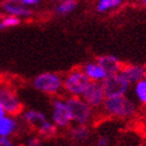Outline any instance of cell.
<instances>
[{
	"instance_id": "cell-23",
	"label": "cell",
	"mask_w": 146,
	"mask_h": 146,
	"mask_svg": "<svg viewBox=\"0 0 146 146\" xmlns=\"http://www.w3.org/2000/svg\"><path fill=\"white\" fill-rule=\"evenodd\" d=\"M19 1H21L25 5H36L39 3V0H19Z\"/></svg>"
},
{
	"instance_id": "cell-14",
	"label": "cell",
	"mask_w": 146,
	"mask_h": 146,
	"mask_svg": "<svg viewBox=\"0 0 146 146\" xmlns=\"http://www.w3.org/2000/svg\"><path fill=\"white\" fill-rule=\"evenodd\" d=\"M17 129V122L12 118H0V137H7Z\"/></svg>"
},
{
	"instance_id": "cell-15",
	"label": "cell",
	"mask_w": 146,
	"mask_h": 146,
	"mask_svg": "<svg viewBox=\"0 0 146 146\" xmlns=\"http://www.w3.org/2000/svg\"><path fill=\"white\" fill-rule=\"evenodd\" d=\"M89 128L87 125H78L70 129V137L75 141H84L89 138Z\"/></svg>"
},
{
	"instance_id": "cell-11",
	"label": "cell",
	"mask_w": 146,
	"mask_h": 146,
	"mask_svg": "<svg viewBox=\"0 0 146 146\" xmlns=\"http://www.w3.org/2000/svg\"><path fill=\"white\" fill-rule=\"evenodd\" d=\"M24 120L27 123V126L30 128H32L35 132H37V133H39L42 131V128L49 122L45 118V115L40 112H37V111L26 112L24 115Z\"/></svg>"
},
{
	"instance_id": "cell-3",
	"label": "cell",
	"mask_w": 146,
	"mask_h": 146,
	"mask_svg": "<svg viewBox=\"0 0 146 146\" xmlns=\"http://www.w3.org/2000/svg\"><path fill=\"white\" fill-rule=\"evenodd\" d=\"M65 102L71 116V121L77 122V125H88L93 118L92 107L78 96H70Z\"/></svg>"
},
{
	"instance_id": "cell-12",
	"label": "cell",
	"mask_w": 146,
	"mask_h": 146,
	"mask_svg": "<svg viewBox=\"0 0 146 146\" xmlns=\"http://www.w3.org/2000/svg\"><path fill=\"white\" fill-rule=\"evenodd\" d=\"M83 71L86 72V75L90 78V81H102L106 76L107 72L102 69L100 65L95 62V63H87L83 67Z\"/></svg>"
},
{
	"instance_id": "cell-26",
	"label": "cell",
	"mask_w": 146,
	"mask_h": 146,
	"mask_svg": "<svg viewBox=\"0 0 146 146\" xmlns=\"http://www.w3.org/2000/svg\"><path fill=\"white\" fill-rule=\"evenodd\" d=\"M1 29H4V25H3V23H1V20H0V30H1Z\"/></svg>"
},
{
	"instance_id": "cell-24",
	"label": "cell",
	"mask_w": 146,
	"mask_h": 146,
	"mask_svg": "<svg viewBox=\"0 0 146 146\" xmlns=\"http://www.w3.org/2000/svg\"><path fill=\"white\" fill-rule=\"evenodd\" d=\"M5 114H6V112H5V109H4L3 105H1V104H0V116H5Z\"/></svg>"
},
{
	"instance_id": "cell-2",
	"label": "cell",
	"mask_w": 146,
	"mask_h": 146,
	"mask_svg": "<svg viewBox=\"0 0 146 146\" xmlns=\"http://www.w3.org/2000/svg\"><path fill=\"white\" fill-rule=\"evenodd\" d=\"M90 83V78L86 75L83 69L75 68L70 70L63 80V88L71 96H80L84 93L86 88Z\"/></svg>"
},
{
	"instance_id": "cell-8",
	"label": "cell",
	"mask_w": 146,
	"mask_h": 146,
	"mask_svg": "<svg viewBox=\"0 0 146 146\" xmlns=\"http://www.w3.org/2000/svg\"><path fill=\"white\" fill-rule=\"evenodd\" d=\"M52 120L57 127H68L71 122V116L69 113V109L67 106V102L56 99L52 102Z\"/></svg>"
},
{
	"instance_id": "cell-1",
	"label": "cell",
	"mask_w": 146,
	"mask_h": 146,
	"mask_svg": "<svg viewBox=\"0 0 146 146\" xmlns=\"http://www.w3.org/2000/svg\"><path fill=\"white\" fill-rule=\"evenodd\" d=\"M102 109L107 116L127 119L137 113V105L131 99L121 95L115 98H106L102 104Z\"/></svg>"
},
{
	"instance_id": "cell-4",
	"label": "cell",
	"mask_w": 146,
	"mask_h": 146,
	"mask_svg": "<svg viewBox=\"0 0 146 146\" xmlns=\"http://www.w3.org/2000/svg\"><path fill=\"white\" fill-rule=\"evenodd\" d=\"M0 104L5 112L12 116H18L24 111V105L18 99L17 93L9 83L3 81H0Z\"/></svg>"
},
{
	"instance_id": "cell-20",
	"label": "cell",
	"mask_w": 146,
	"mask_h": 146,
	"mask_svg": "<svg viewBox=\"0 0 146 146\" xmlns=\"http://www.w3.org/2000/svg\"><path fill=\"white\" fill-rule=\"evenodd\" d=\"M26 146H42V140L38 137H32L26 143Z\"/></svg>"
},
{
	"instance_id": "cell-6",
	"label": "cell",
	"mask_w": 146,
	"mask_h": 146,
	"mask_svg": "<svg viewBox=\"0 0 146 146\" xmlns=\"http://www.w3.org/2000/svg\"><path fill=\"white\" fill-rule=\"evenodd\" d=\"M35 88L49 95H55L60 93L63 87V80L60 74L55 72H43L36 76L33 80Z\"/></svg>"
},
{
	"instance_id": "cell-18",
	"label": "cell",
	"mask_w": 146,
	"mask_h": 146,
	"mask_svg": "<svg viewBox=\"0 0 146 146\" xmlns=\"http://www.w3.org/2000/svg\"><path fill=\"white\" fill-rule=\"evenodd\" d=\"M121 4V0H100L96 10L99 12H106L111 9H115Z\"/></svg>"
},
{
	"instance_id": "cell-22",
	"label": "cell",
	"mask_w": 146,
	"mask_h": 146,
	"mask_svg": "<svg viewBox=\"0 0 146 146\" xmlns=\"http://www.w3.org/2000/svg\"><path fill=\"white\" fill-rule=\"evenodd\" d=\"M0 146H14V145L10 139H7V137H0Z\"/></svg>"
},
{
	"instance_id": "cell-25",
	"label": "cell",
	"mask_w": 146,
	"mask_h": 146,
	"mask_svg": "<svg viewBox=\"0 0 146 146\" xmlns=\"http://www.w3.org/2000/svg\"><path fill=\"white\" fill-rule=\"evenodd\" d=\"M6 1H9V3H18L19 0H6Z\"/></svg>"
},
{
	"instance_id": "cell-7",
	"label": "cell",
	"mask_w": 146,
	"mask_h": 146,
	"mask_svg": "<svg viewBox=\"0 0 146 146\" xmlns=\"http://www.w3.org/2000/svg\"><path fill=\"white\" fill-rule=\"evenodd\" d=\"M83 100L88 104L92 108H99L102 106L106 99L104 89H102L101 83L96 81H90L88 87L86 88L84 93L82 94Z\"/></svg>"
},
{
	"instance_id": "cell-30",
	"label": "cell",
	"mask_w": 146,
	"mask_h": 146,
	"mask_svg": "<svg viewBox=\"0 0 146 146\" xmlns=\"http://www.w3.org/2000/svg\"><path fill=\"white\" fill-rule=\"evenodd\" d=\"M0 118H1V116H0Z\"/></svg>"
},
{
	"instance_id": "cell-27",
	"label": "cell",
	"mask_w": 146,
	"mask_h": 146,
	"mask_svg": "<svg viewBox=\"0 0 146 146\" xmlns=\"http://www.w3.org/2000/svg\"><path fill=\"white\" fill-rule=\"evenodd\" d=\"M144 78H146V70H145V76H144Z\"/></svg>"
},
{
	"instance_id": "cell-21",
	"label": "cell",
	"mask_w": 146,
	"mask_h": 146,
	"mask_svg": "<svg viewBox=\"0 0 146 146\" xmlns=\"http://www.w3.org/2000/svg\"><path fill=\"white\" fill-rule=\"evenodd\" d=\"M108 144H109L108 137H106V135H100V137L98 138V140H96L95 146H108Z\"/></svg>"
},
{
	"instance_id": "cell-5",
	"label": "cell",
	"mask_w": 146,
	"mask_h": 146,
	"mask_svg": "<svg viewBox=\"0 0 146 146\" xmlns=\"http://www.w3.org/2000/svg\"><path fill=\"white\" fill-rule=\"evenodd\" d=\"M129 84L131 83L120 72L107 75L101 81V86L106 98H115V96L125 95L129 88Z\"/></svg>"
},
{
	"instance_id": "cell-9",
	"label": "cell",
	"mask_w": 146,
	"mask_h": 146,
	"mask_svg": "<svg viewBox=\"0 0 146 146\" xmlns=\"http://www.w3.org/2000/svg\"><path fill=\"white\" fill-rule=\"evenodd\" d=\"M146 67L138 64H122L120 69V74L125 77L129 83H137L144 78Z\"/></svg>"
},
{
	"instance_id": "cell-28",
	"label": "cell",
	"mask_w": 146,
	"mask_h": 146,
	"mask_svg": "<svg viewBox=\"0 0 146 146\" xmlns=\"http://www.w3.org/2000/svg\"><path fill=\"white\" fill-rule=\"evenodd\" d=\"M143 1H144V4H145V5H146V0H143Z\"/></svg>"
},
{
	"instance_id": "cell-29",
	"label": "cell",
	"mask_w": 146,
	"mask_h": 146,
	"mask_svg": "<svg viewBox=\"0 0 146 146\" xmlns=\"http://www.w3.org/2000/svg\"><path fill=\"white\" fill-rule=\"evenodd\" d=\"M19 146H26V145H24V144H23V145H19Z\"/></svg>"
},
{
	"instance_id": "cell-10",
	"label": "cell",
	"mask_w": 146,
	"mask_h": 146,
	"mask_svg": "<svg viewBox=\"0 0 146 146\" xmlns=\"http://www.w3.org/2000/svg\"><path fill=\"white\" fill-rule=\"evenodd\" d=\"M96 63L107 72V75L119 72L122 65V63L119 61V58H116L115 56H112V55L99 56L96 58Z\"/></svg>"
},
{
	"instance_id": "cell-13",
	"label": "cell",
	"mask_w": 146,
	"mask_h": 146,
	"mask_svg": "<svg viewBox=\"0 0 146 146\" xmlns=\"http://www.w3.org/2000/svg\"><path fill=\"white\" fill-rule=\"evenodd\" d=\"M3 10L9 14H11V16H16V17H30V16H32L31 10L25 9L24 6L17 5V3L5 1L3 4Z\"/></svg>"
},
{
	"instance_id": "cell-19",
	"label": "cell",
	"mask_w": 146,
	"mask_h": 146,
	"mask_svg": "<svg viewBox=\"0 0 146 146\" xmlns=\"http://www.w3.org/2000/svg\"><path fill=\"white\" fill-rule=\"evenodd\" d=\"M1 23L4 25V27H11V26H16V25H19L20 24V19L16 16H7L5 18L1 19Z\"/></svg>"
},
{
	"instance_id": "cell-16",
	"label": "cell",
	"mask_w": 146,
	"mask_h": 146,
	"mask_svg": "<svg viewBox=\"0 0 146 146\" xmlns=\"http://www.w3.org/2000/svg\"><path fill=\"white\" fill-rule=\"evenodd\" d=\"M134 93L137 99L139 100L140 104L146 105V78H143L140 81H138L137 83H134Z\"/></svg>"
},
{
	"instance_id": "cell-17",
	"label": "cell",
	"mask_w": 146,
	"mask_h": 146,
	"mask_svg": "<svg viewBox=\"0 0 146 146\" xmlns=\"http://www.w3.org/2000/svg\"><path fill=\"white\" fill-rule=\"evenodd\" d=\"M76 5H77L76 0H63L60 5L56 7V13L61 14V16H65V14L70 13L74 10Z\"/></svg>"
}]
</instances>
